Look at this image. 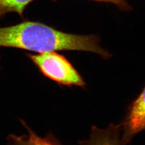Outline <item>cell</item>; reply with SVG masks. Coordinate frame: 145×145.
Here are the masks:
<instances>
[{
	"mask_svg": "<svg viewBox=\"0 0 145 145\" xmlns=\"http://www.w3.org/2000/svg\"><path fill=\"white\" fill-rule=\"evenodd\" d=\"M97 35H78L60 31L36 21H24L0 27V47L16 48L42 53L60 51L91 52L108 59V51L99 46Z\"/></svg>",
	"mask_w": 145,
	"mask_h": 145,
	"instance_id": "6da1fadb",
	"label": "cell"
},
{
	"mask_svg": "<svg viewBox=\"0 0 145 145\" xmlns=\"http://www.w3.org/2000/svg\"><path fill=\"white\" fill-rule=\"evenodd\" d=\"M27 56L45 76L57 84L66 87H85L82 77L62 54L53 51L28 54Z\"/></svg>",
	"mask_w": 145,
	"mask_h": 145,
	"instance_id": "7a4b0ae2",
	"label": "cell"
},
{
	"mask_svg": "<svg viewBox=\"0 0 145 145\" xmlns=\"http://www.w3.org/2000/svg\"><path fill=\"white\" fill-rule=\"evenodd\" d=\"M121 126V141L123 145L129 143L139 132L145 131V87L130 104Z\"/></svg>",
	"mask_w": 145,
	"mask_h": 145,
	"instance_id": "3957f363",
	"label": "cell"
},
{
	"mask_svg": "<svg viewBox=\"0 0 145 145\" xmlns=\"http://www.w3.org/2000/svg\"><path fill=\"white\" fill-rule=\"evenodd\" d=\"M79 145H123L120 125L110 124L105 129L93 126L89 138L80 141Z\"/></svg>",
	"mask_w": 145,
	"mask_h": 145,
	"instance_id": "277c9868",
	"label": "cell"
},
{
	"mask_svg": "<svg viewBox=\"0 0 145 145\" xmlns=\"http://www.w3.org/2000/svg\"><path fill=\"white\" fill-rule=\"evenodd\" d=\"M22 124L25 127L27 133L22 135H10L7 137L8 145H62L60 141L51 133L42 137L33 132L22 121Z\"/></svg>",
	"mask_w": 145,
	"mask_h": 145,
	"instance_id": "5b68a950",
	"label": "cell"
},
{
	"mask_svg": "<svg viewBox=\"0 0 145 145\" xmlns=\"http://www.w3.org/2000/svg\"><path fill=\"white\" fill-rule=\"evenodd\" d=\"M35 0H0V17L15 12L23 18L26 7Z\"/></svg>",
	"mask_w": 145,
	"mask_h": 145,
	"instance_id": "8992f818",
	"label": "cell"
},
{
	"mask_svg": "<svg viewBox=\"0 0 145 145\" xmlns=\"http://www.w3.org/2000/svg\"><path fill=\"white\" fill-rule=\"evenodd\" d=\"M87 1H93L100 2H105L111 3L116 5L118 9L120 10L129 11L132 9V7L127 2L126 0H87Z\"/></svg>",
	"mask_w": 145,
	"mask_h": 145,
	"instance_id": "52a82bcc",
	"label": "cell"
}]
</instances>
